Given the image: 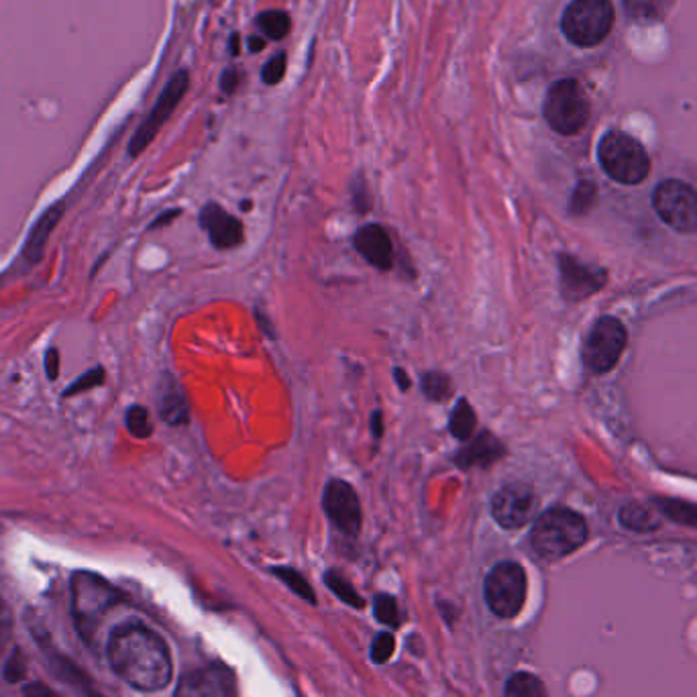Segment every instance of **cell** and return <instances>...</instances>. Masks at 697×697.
Masks as SVG:
<instances>
[{
	"instance_id": "obj_24",
	"label": "cell",
	"mask_w": 697,
	"mask_h": 697,
	"mask_svg": "<svg viewBox=\"0 0 697 697\" xmlns=\"http://www.w3.org/2000/svg\"><path fill=\"white\" fill-rule=\"evenodd\" d=\"M620 522L628 531H637V533H647V531L657 528V520L653 519V514L647 508L638 504L624 506L623 512H620Z\"/></svg>"
},
{
	"instance_id": "obj_19",
	"label": "cell",
	"mask_w": 697,
	"mask_h": 697,
	"mask_svg": "<svg viewBox=\"0 0 697 697\" xmlns=\"http://www.w3.org/2000/svg\"><path fill=\"white\" fill-rule=\"evenodd\" d=\"M158 408H160L162 420L170 427H182V425L188 422V415H190L188 398H186L184 390L179 387L178 382L172 375L165 377L162 386H160Z\"/></svg>"
},
{
	"instance_id": "obj_36",
	"label": "cell",
	"mask_w": 697,
	"mask_h": 697,
	"mask_svg": "<svg viewBox=\"0 0 697 697\" xmlns=\"http://www.w3.org/2000/svg\"><path fill=\"white\" fill-rule=\"evenodd\" d=\"M45 375L56 382L58 375H60V351L56 347H51L47 353H45Z\"/></svg>"
},
{
	"instance_id": "obj_9",
	"label": "cell",
	"mask_w": 697,
	"mask_h": 697,
	"mask_svg": "<svg viewBox=\"0 0 697 697\" xmlns=\"http://www.w3.org/2000/svg\"><path fill=\"white\" fill-rule=\"evenodd\" d=\"M188 86H190V74H188L186 70H178L176 74L170 78V82L165 84L162 94L158 96V101L153 104L148 119L143 120V123L139 125V129L135 131L133 139H131V143H129L131 158L141 155V153L149 148V143L158 137L160 129L165 125V120L172 117V113L176 111V106L182 103V98H184Z\"/></svg>"
},
{
	"instance_id": "obj_21",
	"label": "cell",
	"mask_w": 697,
	"mask_h": 697,
	"mask_svg": "<svg viewBox=\"0 0 697 697\" xmlns=\"http://www.w3.org/2000/svg\"><path fill=\"white\" fill-rule=\"evenodd\" d=\"M257 30L262 31L264 39L280 42L290 30H292V19L286 11H264L255 21Z\"/></svg>"
},
{
	"instance_id": "obj_20",
	"label": "cell",
	"mask_w": 697,
	"mask_h": 697,
	"mask_svg": "<svg viewBox=\"0 0 697 697\" xmlns=\"http://www.w3.org/2000/svg\"><path fill=\"white\" fill-rule=\"evenodd\" d=\"M677 0H624V11L638 23H657L669 15Z\"/></svg>"
},
{
	"instance_id": "obj_8",
	"label": "cell",
	"mask_w": 697,
	"mask_h": 697,
	"mask_svg": "<svg viewBox=\"0 0 697 697\" xmlns=\"http://www.w3.org/2000/svg\"><path fill=\"white\" fill-rule=\"evenodd\" d=\"M657 214L679 233H697V190L679 179H667L653 194Z\"/></svg>"
},
{
	"instance_id": "obj_16",
	"label": "cell",
	"mask_w": 697,
	"mask_h": 697,
	"mask_svg": "<svg viewBox=\"0 0 697 697\" xmlns=\"http://www.w3.org/2000/svg\"><path fill=\"white\" fill-rule=\"evenodd\" d=\"M359 255L370 262L377 269H392L394 267V245L387 235L386 229L380 224H365L361 226L353 237Z\"/></svg>"
},
{
	"instance_id": "obj_42",
	"label": "cell",
	"mask_w": 697,
	"mask_h": 697,
	"mask_svg": "<svg viewBox=\"0 0 697 697\" xmlns=\"http://www.w3.org/2000/svg\"><path fill=\"white\" fill-rule=\"evenodd\" d=\"M179 210L178 208H174V210H167L164 214H160L149 229H160V226H164V224L172 223L174 221V217H178Z\"/></svg>"
},
{
	"instance_id": "obj_17",
	"label": "cell",
	"mask_w": 697,
	"mask_h": 697,
	"mask_svg": "<svg viewBox=\"0 0 697 697\" xmlns=\"http://www.w3.org/2000/svg\"><path fill=\"white\" fill-rule=\"evenodd\" d=\"M63 212H66V205L58 200L56 205L44 210L39 214V219L31 226L30 235L25 239V245H23V257L30 262L31 266L39 264L44 259L45 245L51 237V233L56 231V226L60 224L63 219Z\"/></svg>"
},
{
	"instance_id": "obj_2",
	"label": "cell",
	"mask_w": 697,
	"mask_h": 697,
	"mask_svg": "<svg viewBox=\"0 0 697 697\" xmlns=\"http://www.w3.org/2000/svg\"><path fill=\"white\" fill-rule=\"evenodd\" d=\"M588 541V524L569 508H550L536 520L531 545L543 559H564Z\"/></svg>"
},
{
	"instance_id": "obj_30",
	"label": "cell",
	"mask_w": 697,
	"mask_h": 697,
	"mask_svg": "<svg viewBox=\"0 0 697 697\" xmlns=\"http://www.w3.org/2000/svg\"><path fill=\"white\" fill-rule=\"evenodd\" d=\"M373 614L380 623L386 624V626H400V608H398L396 597H392V595H377L373 600Z\"/></svg>"
},
{
	"instance_id": "obj_6",
	"label": "cell",
	"mask_w": 697,
	"mask_h": 697,
	"mask_svg": "<svg viewBox=\"0 0 697 697\" xmlns=\"http://www.w3.org/2000/svg\"><path fill=\"white\" fill-rule=\"evenodd\" d=\"M119 602L117 590L101 576L90 571H78L72 578V609L78 630L89 638L104 614Z\"/></svg>"
},
{
	"instance_id": "obj_38",
	"label": "cell",
	"mask_w": 697,
	"mask_h": 697,
	"mask_svg": "<svg viewBox=\"0 0 697 697\" xmlns=\"http://www.w3.org/2000/svg\"><path fill=\"white\" fill-rule=\"evenodd\" d=\"M23 694H25V697H60L51 687L42 685V683H30V685H25Z\"/></svg>"
},
{
	"instance_id": "obj_10",
	"label": "cell",
	"mask_w": 697,
	"mask_h": 697,
	"mask_svg": "<svg viewBox=\"0 0 697 697\" xmlns=\"http://www.w3.org/2000/svg\"><path fill=\"white\" fill-rule=\"evenodd\" d=\"M626 347V328L620 321L604 316L595 323L585 341L583 359L595 373L609 371L623 357Z\"/></svg>"
},
{
	"instance_id": "obj_35",
	"label": "cell",
	"mask_w": 697,
	"mask_h": 697,
	"mask_svg": "<svg viewBox=\"0 0 697 697\" xmlns=\"http://www.w3.org/2000/svg\"><path fill=\"white\" fill-rule=\"evenodd\" d=\"M27 673V665H25V657L21 651L9 657V661L4 663V679L9 683H19Z\"/></svg>"
},
{
	"instance_id": "obj_11",
	"label": "cell",
	"mask_w": 697,
	"mask_h": 697,
	"mask_svg": "<svg viewBox=\"0 0 697 697\" xmlns=\"http://www.w3.org/2000/svg\"><path fill=\"white\" fill-rule=\"evenodd\" d=\"M323 508L328 520L347 536H356L361 531V504L351 484L342 479H330L323 493Z\"/></svg>"
},
{
	"instance_id": "obj_33",
	"label": "cell",
	"mask_w": 697,
	"mask_h": 697,
	"mask_svg": "<svg viewBox=\"0 0 697 697\" xmlns=\"http://www.w3.org/2000/svg\"><path fill=\"white\" fill-rule=\"evenodd\" d=\"M283 74H286V54H276L262 70V80L267 86H276L282 82Z\"/></svg>"
},
{
	"instance_id": "obj_37",
	"label": "cell",
	"mask_w": 697,
	"mask_h": 697,
	"mask_svg": "<svg viewBox=\"0 0 697 697\" xmlns=\"http://www.w3.org/2000/svg\"><path fill=\"white\" fill-rule=\"evenodd\" d=\"M11 624H13V618H11V609L7 606V602L0 597V647H2V642L9 638V632H11Z\"/></svg>"
},
{
	"instance_id": "obj_12",
	"label": "cell",
	"mask_w": 697,
	"mask_h": 697,
	"mask_svg": "<svg viewBox=\"0 0 697 697\" xmlns=\"http://www.w3.org/2000/svg\"><path fill=\"white\" fill-rule=\"evenodd\" d=\"M174 697H237V683L224 665L196 669L182 677Z\"/></svg>"
},
{
	"instance_id": "obj_22",
	"label": "cell",
	"mask_w": 697,
	"mask_h": 697,
	"mask_svg": "<svg viewBox=\"0 0 697 697\" xmlns=\"http://www.w3.org/2000/svg\"><path fill=\"white\" fill-rule=\"evenodd\" d=\"M506 697H549V694L536 675L520 671L506 683Z\"/></svg>"
},
{
	"instance_id": "obj_23",
	"label": "cell",
	"mask_w": 697,
	"mask_h": 697,
	"mask_svg": "<svg viewBox=\"0 0 697 697\" xmlns=\"http://www.w3.org/2000/svg\"><path fill=\"white\" fill-rule=\"evenodd\" d=\"M475 427H477V418H475L472 404L467 400L457 402V406L451 413V420H449L451 434L455 439H460V441H469L472 434H474Z\"/></svg>"
},
{
	"instance_id": "obj_3",
	"label": "cell",
	"mask_w": 697,
	"mask_h": 697,
	"mask_svg": "<svg viewBox=\"0 0 697 697\" xmlns=\"http://www.w3.org/2000/svg\"><path fill=\"white\" fill-rule=\"evenodd\" d=\"M597 158L609 178L626 186L640 184L651 172V160L644 148L623 131H608L602 137Z\"/></svg>"
},
{
	"instance_id": "obj_29",
	"label": "cell",
	"mask_w": 697,
	"mask_h": 697,
	"mask_svg": "<svg viewBox=\"0 0 697 697\" xmlns=\"http://www.w3.org/2000/svg\"><path fill=\"white\" fill-rule=\"evenodd\" d=\"M657 504L667 514L669 519L697 528V506L679 502V500H659Z\"/></svg>"
},
{
	"instance_id": "obj_13",
	"label": "cell",
	"mask_w": 697,
	"mask_h": 697,
	"mask_svg": "<svg viewBox=\"0 0 697 697\" xmlns=\"http://www.w3.org/2000/svg\"><path fill=\"white\" fill-rule=\"evenodd\" d=\"M534 512V493L524 484H510L491 500V514L506 531L522 528Z\"/></svg>"
},
{
	"instance_id": "obj_32",
	"label": "cell",
	"mask_w": 697,
	"mask_h": 697,
	"mask_svg": "<svg viewBox=\"0 0 697 697\" xmlns=\"http://www.w3.org/2000/svg\"><path fill=\"white\" fill-rule=\"evenodd\" d=\"M394 649H396V640H394L392 632L377 635L371 642V661L377 663V665H384V663L390 661V657L394 654Z\"/></svg>"
},
{
	"instance_id": "obj_41",
	"label": "cell",
	"mask_w": 697,
	"mask_h": 697,
	"mask_svg": "<svg viewBox=\"0 0 697 697\" xmlns=\"http://www.w3.org/2000/svg\"><path fill=\"white\" fill-rule=\"evenodd\" d=\"M370 427L371 434H373L375 439H380V437L384 434V415H382L380 410H375V413L371 415Z\"/></svg>"
},
{
	"instance_id": "obj_27",
	"label": "cell",
	"mask_w": 697,
	"mask_h": 697,
	"mask_svg": "<svg viewBox=\"0 0 697 697\" xmlns=\"http://www.w3.org/2000/svg\"><path fill=\"white\" fill-rule=\"evenodd\" d=\"M422 394L432 402H443L451 394V380L441 371H429L420 380Z\"/></svg>"
},
{
	"instance_id": "obj_34",
	"label": "cell",
	"mask_w": 697,
	"mask_h": 697,
	"mask_svg": "<svg viewBox=\"0 0 697 697\" xmlns=\"http://www.w3.org/2000/svg\"><path fill=\"white\" fill-rule=\"evenodd\" d=\"M594 196V184H590V182H581L578 188H576V193H573V198H571V212H576V214L585 212V210L590 208V205H592Z\"/></svg>"
},
{
	"instance_id": "obj_15",
	"label": "cell",
	"mask_w": 697,
	"mask_h": 697,
	"mask_svg": "<svg viewBox=\"0 0 697 697\" xmlns=\"http://www.w3.org/2000/svg\"><path fill=\"white\" fill-rule=\"evenodd\" d=\"M200 226L208 233L214 249L226 252L243 243V224L217 202H208L200 212Z\"/></svg>"
},
{
	"instance_id": "obj_40",
	"label": "cell",
	"mask_w": 697,
	"mask_h": 697,
	"mask_svg": "<svg viewBox=\"0 0 697 697\" xmlns=\"http://www.w3.org/2000/svg\"><path fill=\"white\" fill-rule=\"evenodd\" d=\"M353 202H356V207L359 208V210H370V205H368V188H365V184L353 186Z\"/></svg>"
},
{
	"instance_id": "obj_4",
	"label": "cell",
	"mask_w": 697,
	"mask_h": 697,
	"mask_svg": "<svg viewBox=\"0 0 697 697\" xmlns=\"http://www.w3.org/2000/svg\"><path fill=\"white\" fill-rule=\"evenodd\" d=\"M590 98L583 86L573 78H564L550 86L543 115L550 129L559 135H578L590 120Z\"/></svg>"
},
{
	"instance_id": "obj_26",
	"label": "cell",
	"mask_w": 697,
	"mask_h": 697,
	"mask_svg": "<svg viewBox=\"0 0 697 697\" xmlns=\"http://www.w3.org/2000/svg\"><path fill=\"white\" fill-rule=\"evenodd\" d=\"M325 583H327L328 590L337 595L341 602H345V604H349V606H353V608H361V606H363L361 595L357 594L356 588H353L347 579L342 578L339 571H327Z\"/></svg>"
},
{
	"instance_id": "obj_1",
	"label": "cell",
	"mask_w": 697,
	"mask_h": 697,
	"mask_svg": "<svg viewBox=\"0 0 697 697\" xmlns=\"http://www.w3.org/2000/svg\"><path fill=\"white\" fill-rule=\"evenodd\" d=\"M108 661L120 679L139 692L164 689L172 679V657L164 638L143 624H125L115 630Z\"/></svg>"
},
{
	"instance_id": "obj_7",
	"label": "cell",
	"mask_w": 697,
	"mask_h": 697,
	"mask_svg": "<svg viewBox=\"0 0 697 697\" xmlns=\"http://www.w3.org/2000/svg\"><path fill=\"white\" fill-rule=\"evenodd\" d=\"M484 594L488 606L498 618H516L526 602V573L522 565L514 561L496 565L486 578Z\"/></svg>"
},
{
	"instance_id": "obj_28",
	"label": "cell",
	"mask_w": 697,
	"mask_h": 697,
	"mask_svg": "<svg viewBox=\"0 0 697 697\" xmlns=\"http://www.w3.org/2000/svg\"><path fill=\"white\" fill-rule=\"evenodd\" d=\"M274 576L282 579L283 583H286L294 594L304 597L309 604H316V595L312 592L309 581L302 578L298 571L290 569V567H276V569H274Z\"/></svg>"
},
{
	"instance_id": "obj_43",
	"label": "cell",
	"mask_w": 697,
	"mask_h": 697,
	"mask_svg": "<svg viewBox=\"0 0 697 697\" xmlns=\"http://www.w3.org/2000/svg\"><path fill=\"white\" fill-rule=\"evenodd\" d=\"M394 377H396V384L400 387L402 392H406L408 387H410V377L406 375V371L396 370L394 371Z\"/></svg>"
},
{
	"instance_id": "obj_39",
	"label": "cell",
	"mask_w": 697,
	"mask_h": 697,
	"mask_svg": "<svg viewBox=\"0 0 697 697\" xmlns=\"http://www.w3.org/2000/svg\"><path fill=\"white\" fill-rule=\"evenodd\" d=\"M239 86V72L235 68H231V70H224L223 75H221V90H223L224 94H233Z\"/></svg>"
},
{
	"instance_id": "obj_25",
	"label": "cell",
	"mask_w": 697,
	"mask_h": 697,
	"mask_svg": "<svg viewBox=\"0 0 697 697\" xmlns=\"http://www.w3.org/2000/svg\"><path fill=\"white\" fill-rule=\"evenodd\" d=\"M125 427L133 434L135 439H149L153 432V425H151L148 408L141 404L129 406L127 415H125Z\"/></svg>"
},
{
	"instance_id": "obj_14",
	"label": "cell",
	"mask_w": 697,
	"mask_h": 697,
	"mask_svg": "<svg viewBox=\"0 0 697 697\" xmlns=\"http://www.w3.org/2000/svg\"><path fill=\"white\" fill-rule=\"evenodd\" d=\"M559 271H561V292L571 302L592 297L606 282L604 269L585 266L571 255L559 257Z\"/></svg>"
},
{
	"instance_id": "obj_44",
	"label": "cell",
	"mask_w": 697,
	"mask_h": 697,
	"mask_svg": "<svg viewBox=\"0 0 697 697\" xmlns=\"http://www.w3.org/2000/svg\"><path fill=\"white\" fill-rule=\"evenodd\" d=\"M266 42L267 39H262V37H255V35H253V37H249V49L257 54V51H262V49L266 47Z\"/></svg>"
},
{
	"instance_id": "obj_31",
	"label": "cell",
	"mask_w": 697,
	"mask_h": 697,
	"mask_svg": "<svg viewBox=\"0 0 697 697\" xmlns=\"http://www.w3.org/2000/svg\"><path fill=\"white\" fill-rule=\"evenodd\" d=\"M104 384V370L103 368H92V370L84 371L80 377H75L74 382L68 386V390L63 392V396H75V394H84L89 390L94 387H101Z\"/></svg>"
},
{
	"instance_id": "obj_5",
	"label": "cell",
	"mask_w": 697,
	"mask_h": 697,
	"mask_svg": "<svg viewBox=\"0 0 697 697\" xmlns=\"http://www.w3.org/2000/svg\"><path fill=\"white\" fill-rule=\"evenodd\" d=\"M616 11L609 0H573L561 16L565 37L578 47H594L609 35Z\"/></svg>"
},
{
	"instance_id": "obj_18",
	"label": "cell",
	"mask_w": 697,
	"mask_h": 697,
	"mask_svg": "<svg viewBox=\"0 0 697 697\" xmlns=\"http://www.w3.org/2000/svg\"><path fill=\"white\" fill-rule=\"evenodd\" d=\"M506 449L491 432H479L474 441L467 446H463L455 455V463L460 469H472V467H490L496 461L504 457Z\"/></svg>"
}]
</instances>
